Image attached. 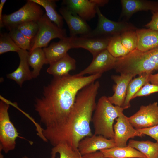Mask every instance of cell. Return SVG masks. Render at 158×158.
Instances as JSON below:
<instances>
[{"label":"cell","instance_id":"obj_43","mask_svg":"<svg viewBox=\"0 0 158 158\" xmlns=\"http://www.w3.org/2000/svg\"></svg>","mask_w":158,"mask_h":158},{"label":"cell","instance_id":"obj_1","mask_svg":"<svg viewBox=\"0 0 158 158\" xmlns=\"http://www.w3.org/2000/svg\"><path fill=\"white\" fill-rule=\"evenodd\" d=\"M99 87V82L96 81L80 91L68 116L61 121L42 128L41 138L53 146L64 143L77 149L81 140L93 135L90 123Z\"/></svg>","mask_w":158,"mask_h":158},{"label":"cell","instance_id":"obj_25","mask_svg":"<svg viewBox=\"0 0 158 158\" xmlns=\"http://www.w3.org/2000/svg\"><path fill=\"white\" fill-rule=\"evenodd\" d=\"M28 52V63L29 66L33 68L32 78H35L39 75L43 65L46 64L45 56L42 48H36Z\"/></svg>","mask_w":158,"mask_h":158},{"label":"cell","instance_id":"obj_12","mask_svg":"<svg viewBox=\"0 0 158 158\" xmlns=\"http://www.w3.org/2000/svg\"><path fill=\"white\" fill-rule=\"evenodd\" d=\"M116 59L107 49L104 50L93 57L90 64L77 74L80 76L87 74H102L104 72L114 69Z\"/></svg>","mask_w":158,"mask_h":158},{"label":"cell","instance_id":"obj_38","mask_svg":"<svg viewBox=\"0 0 158 158\" xmlns=\"http://www.w3.org/2000/svg\"><path fill=\"white\" fill-rule=\"evenodd\" d=\"M6 0H1L0 3V28L4 27L2 22V12L4 5L6 1Z\"/></svg>","mask_w":158,"mask_h":158},{"label":"cell","instance_id":"obj_11","mask_svg":"<svg viewBox=\"0 0 158 158\" xmlns=\"http://www.w3.org/2000/svg\"><path fill=\"white\" fill-rule=\"evenodd\" d=\"M71 49L82 48L89 51L93 57L107 49L111 37H70Z\"/></svg>","mask_w":158,"mask_h":158},{"label":"cell","instance_id":"obj_42","mask_svg":"<svg viewBox=\"0 0 158 158\" xmlns=\"http://www.w3.org/2000/svg\"></svg>","mask_w":158,"mask_h":158},{"label":"cell","instance_id":"obj_29","mask_svg":"<svg viewBox=\"0 0 158 158\" xmlns=\"http://www.w3.org/2000/svg\"><path fill=\"white\" fill-rule=\"evenodd\" d=\"M8 33L16 45L21 49L29 51L31 47V42L27 37L21 32L16 27L8 28Z\"/></svg>","mask_w":158,"mask_h":158},{"label":"cell","instance_id":"obj_4","mask_svg":"<svg viewBox=\"0 0 158 158\" xmlns=\"http://www.w3.org/2000/svg\"><path fill=\"white\" fill-rule=\"evenodd\" d=\"M124 110L121 107L114 105L108 97L105 96L101 97L96 103L92 119L94 134L114 139V120L123 113Z\"/></svg>","mask_w":158,"mask_h":158},{"label":"cell","instance_id":"obj_28","mask_svg":"<svg viewBox=\"0 0 158 158\" xmlns=\"http://www.w3.org/2000/svg\"><path fill=\"white\" fill-rule=\"evenodd\" d=\"M107 50L113 56L116 58L125 56L130 52L122 44L120 35L111 37Z\"/></svg>","mask_w":158,"mask_h":158},{"label":"cell","instance_id":"obj_36","mask_svg":"<svg viewBox=\"0 0 158 158\" xmlns=\"http://www.w3.org/2000/svg\"><path fill=\"white\" fill-rule=\"evenodd\" d=\"M82 158H105L100 151L82 155Z\"/></svg>","mask_w":158,"mask_h":158},{"label":"cell","instance_id":"obj_27","mask_svg":"<svg viewBox=\"0 0 158 158\" xmlns=\"http://www.w3.org/2000/svg\"><path fill=\"white\" fill-rule=\"evenodd\" d=\"M59 153L60 158H82L78 149H74L66 144L60 143L53 146L51 149V158H55Z\"/></svg>","mask_w":158,"mask_h":158},{"label":"cell","instance_id":"obj_39","mask_svg":"<svg viewBox=\"0 0 158 158\" xmlns=\"http://www.w3.org/2000/svg\"><path fill=\"white\" fill-rule=\"evenodd\" d=\"M95 3L96 6L98 7H102L104 6L107 4L109 1L107 0H93Z\"/></svg>","mask_w":158,"mask_h":158},{"label":"cell","instance_id":"obj_9","mask_svg":"<svg viewBox=\"0 0 158 158\" xmlns=\"http://www.w3.org/2000/svg\"><path fill=\"white\" fill-rule=\"evenodd\" d=\"M132 126L135 129L151 127L158 124V103L142 105L133 115L128 117Z\"/></svg>","mask_w":158,"mask_h":158},{"label":"cell","instance_id":"obj_16","mask_svg":"<svg viewBox=\"0 0 158 158\" xmlns=\"http://www.w3.org/2000/svg\"><path fill=\"white\" fill-rule=\"evenodd\" d=\"M133 77V75L126 73L111 76L112 79L115 83L113 87L114 93L112 96L108 97V98L112 104L122 107L125 99L128 85Z\"/></svg>","mask_w":158,"mask_h":158},{"label":"cell","instance_id":"obj_17","mask_svg":"<svg viewBox=\"0 0 158 158\" xmlns=\"http://www.w3.org/2000/svg\"><path fill=\"white\" fill-rule=\"evenodd\" d=\"M62 4L86 21L97 14V6L93 0H64Z\"/></svg>","mask_w":158,"mask_h":158},{"label":"cell","instance_id":"obj_19","mask_svg":"<svg viewBox=\"0 0 158 158\" xmlns=\"http://www.w3.org/2000/svg\"><path fill=\"white\" fill-rule=\"evenodd\" d=\"M71 49L69 37L53 42L48 47L43 49L45 56L46 64L54 63L64 57Z\"/></svg>","mask_w":158,"mask_h":158},{"label":"cell","instance_id":"obj_7","mask_svg":"<svg viewBox=\"0 0 158 158\" xmlns=\"http://www.w3.org/2000/svg\"><path fill=\"white\" fill-rule=\"evenodd\" d=\"M9 104L0 102V150L7 153L13 150L19 133L11 121L8 112Z\"/></svg>","mask_w":158,"mask_h":158},{"label":"cell","instance_id":"obj_33","mask_svg":"<svg viewBox=\"0 0 158 158\" xmlns=\"http://www.w3.org/2000/svg\"><path fill=\"white\" fill-rule=\"evenodd\" d=\"M158 92V85L152 84L148 82L146 83L136 93L133 99L137 97L147 96L150 94Z\"/></svg>","mask_w":158,"mask_h":158},{"label":"cell","instance_id":"obj_15","mask_svg":"<svg viewBox=\"0 0 158 158\" xmlns=\"http://www.w3.org/2000/svg\"><path fill=\"white\" fill-rule=\"evenodd\" d=\"M120 18L128 20L135 13L141 11H158V2L147 0H121Z\"/></svg>","mask_w":158,"mask_h":158},{"label":"cell","instance_id":"obj_10","mask_svg":"<svg viewBox=\"0 0 158 158\" xmlns=\"http://www.w3.org/2000/svg\"><path fill=\"white\" fill-rule=\"evenodd\" d=\"M115 121L116 122L113 126L114 139L116 146L126 147L129 139L136 136L142 137L144 135L134 128L129 121L128 117L123 113Z\"/></svg>","mask_w":158,"mask_h":158},{"label":"cell","instance_id":"obj_3","mask_svg":"<svg viewBox=\"0 0 158 158\" xmlns=\"http://www.w3.org/2000/svg\"><path fill=\"white\" fill-rule=\"evenodd\" d=\"M117 72L130 74L134 77L158 70V48L146 51L135 49L122 57L116 58Z\"/></svg>","mask_w":158,"mask_h":158},{"label":"cell","instance_id":"obj_35","mask_svg":"<svg viewBox=\"0 0 158 158\" xmlns=\"http://www.w3.org/2000/svg\"><path fill=\"white\" fill-rule=\"evenodd\" d=\"M151 20L145 25L147 28L158 31V11L152 12Z\"/></svg>","mask_w":158,"mask_h":158},{"label":"cell","instance_id":"obj_21","mask_svg":"<svg viewBox=\"0 0 158 158\" xmlns=\"http://www.w3.org/2000/svg\"><path fill=\"white\" fill-rule=\"evenodd\" d=\"M76 61L68 53L63 57L49 64L47 70L54 78H59L70 74L69 72L76 69Z\"/></svg>","mask_w":158,"mask_h":158},{"label":"cell","instance_id":"obj_6","mask_svg":"<svg viewBox=\"0 0 158 158\" xmlns=\"http://www.w3.org/2000/svg\"><path fill=\"white\" fill-rule=\"evenodd\" d=\"M98 21L96 27L88 34L82 37H111L120 35L129 30H136L137 28L132 24L125 20L116 22L111 20L101 13L96 6Z\"/></svg>","mask_w":158,"mask_h":158},{"label":"cell","instance_id":"obj_20","mask_svg":"<svg viewBox=\"0 0 158 158\" xmlns=\"http://www.w3.org/2000/svg\"><path fill=\"white\" fill-rule=\"evenodd\" d=\"M136 49L146 51L158 48V31L150 28L137 29Z\"/></svg>","mask_w":158,"mask_h":158},{"label":"cell","instance_id":"obj_37","mask_svg":"<svg viewBox=\"0 0 158 158\" xmlns=\"http://www.w3.org/2000/svg\"><path fill=\"white\" fill-rule=\"evenodd\" d=\"M149 81L152 84L158 85V73L150 74L149 77Z\"/></svg>","mask_w":158,"mask_h":158},{"label":"cell","instance_id":"obj_14","mask_svg":"<svg viewBox=\"0 0 158 158\" xmlns=\"http://www.w3.org/2000/svg\"><path fill=\"white\" fill-rule=\"evenodd\" d=\"M116 146V145L114 139H108L102 135L94 134L81 140L78 144V149L83 155Z\"/></svg>","mask_w":158,"mask_h":158},{"label":"cell","instance_id":"obj_26","mask_svg":"<svg viewBox=\"0 0 158 158\" xmlns=\"http://www.w3.org/2000/svg\"><path fill=\"white\" fill-rule=\"evenodd\" d=\"M45 9L46 15L48 18L59 27L62 28L63 25V18L56 10L57 6L55 0H32Z\"/></svg>","mask_w":158,"mask_h":158},{"label":"cell","instance_id":"obj_32","mask_svg":"<svg viewBox=\"0 0 158 158\" xmlns=\"http://www.w3.org/2000/svg\"><path fill=\"white\" fill-rule=\"evenodd\" d=\"M21 49L15 44L8 34L1 33L0 37V54L9 51L17 53Z\"/></svg>","mask_w":158,"mask_h":158},{"label":"cell","instance_id":"obj_13","mask_svg":"<svg viewBox=\"0 0 158 158\" xmlns=\"http://www.w3.org/2000/svg\"><path fill=\"white\" fill-rule=\"evenodd\" d=\"M59 12L68 26L70 37L79 35L80 36H84L92 31L86 21L66 7L63 6L60 8Z\"/></svg>","mask_w":158,"mask_h":158},{"label":"cell","instance_id":"obj_24","mask_svg":"<svg viewBox=\"0 0 158 158\" xmlns=\"http://www.w3.org/2000/svg\"><path fill=\"white\" fill-rule=\"evenodd\" d=\"M128 146L138 150L146 158H158V143L149 140L138 141L131 139Z\"/></svg>","mask_w":158,"mask_h":158},{"label":"cell","instance_id":"obj_31","mask_svg":"<svg viewBox=\"0 0 158 158\" xmlns=\"http://www.w3.org/2000/svg\"><path fill=\"white\" fill-rule=\"evenodd\" d=\"M120 37L122 44L130 52L136 49L138 38L136 30L125 32L120 35Z\"/></svg>","mask_w":158,"mask_h":158},{"label":"cell","instance_id":"obj_23","mask_svg":"<svg viewBox=\"0 0 158 158\" xmlns=\"http://www.w3.org/2000/svg\"><path fill=\"white\" fill-rule=\"evenodd\" d=\"M151 74L152 73H145L130 80L128 85L125 99L122 107L124 109L130 107V101L142 86L149 82V77Z\"/></svg>","mask_w":158,"mask_h":158},{"label":"cell","instance_id":"obj_22","mask_svg":"<svg viewBox=\"0 0 158 158\" xmlns=\"http://www.w3.org/2000/svg\"><path fill=\"white\" fill-rule=\"evenodd\" d=\"M105 158H130L138 157L146 158L138 150L127 145L125 147L116 146L100 150Z\"/></svg>","mask_w":158,"mask_h":158},{"label":"cell","instance_id":"obj_18","mask_svg":"<svg viewBox=\"0 0 158 158\" xmlns=\"http://www.w3.org/2000/svg\"><path fill=\"white\" fill-rule=\"evenodd\" d=\"M28 53L22 49L17 52L20 59L19 65L14 71L7 75V78L14 80L21 87L24 81L33 78L28 61Z\"/></svg>","mask_w":158,"mask_h":158},{"label":"cell","instance_id":"obj_30","mask_svg":"<svg viewBox=\"0 0 158 158\" xmlns=\"http://www.w3.org/2000/svg\"><path fill=\"white\" fill-rule=\"evenodd\" d=\"M16 27L32 42L35 37L38 29L37 22L31 21L20 24Z\"/></svg>","mask_w":158,"mask_h":158},{"label":"cell","instance_id":"obj_34","mask_svg":"<svg viewBox=\"0 0 158 158\" xmlns=\"http://www.w3.org/2000/svg\"><path fill=\"white\" fill-rule=\"evenodd\" d=\"M136 129L144 135H147L154 139L158 143V124L148 128Z\"/></svg>","mask_w":158,"mask_h":158},{"label":"cell","instance_id":"obj_8","mask_svg":"<svg viewBox=\"0 0 158 158\" xmlns=\"http://www.w3.org/2000/svg\"><path fill=\"white\" fill-rule=\"evenodd\" d=\"M44 14V11L39 5L32 0H28L17 11L3 15L2 22L4 26L8 29L27 22H37Z\"/></svg>","mask_w":158,"mask_h":158},{"label":"cell","instance_id":"obj_40","mask_svg":"<svg viewBox=\"0 0 158 158\" xmlns=\"http://www.w3.org/2000/svg\"><path fill=\"white\" fill-rule=\"evenodd\" d=\"M22 158H29L26 156H25L24 157H23Z\"/></svg>","mask_w":158,"mask_h":158},{"label":"cell","instance_id":"obj_5","mask_svg":"<svg viewBox=\"0 0 158 158\" xmlns=\"http://www.w3.org/2000/svg\"><path fill=\"white\" fill-rule=\"evenodd\" d=\"M38 29L36 35L31 43L29 52L38 48L47 47L52 39L59 38L64 39L68 37L65 29L58 27L44 14L37 22Z\"/></svg>","mask_w":158,"mask_h":158},{"label":"cell","instance_id":"obj_2","mask_svg":"<svg viewBox=\"0 0 158 158\" xmlns=\"http://www.w3.org/2000/svg\"><path fill=\"white\" fill-rule=\"evenodd\" d=\"M102 75L100 74L87 76L69 74L54 78L49 84L44 86L41 97L35 100V110L39 116L40 122L46 127L66 118L73 108L79 91Z\"/></svg>","mask_w":158,"mask_h":158},{"label":"cell","instance_id":"obj_41","mask_svg":"<svg viewBox=\"0 0 158 158\" xmlns=\"http://www.w3.org/2000/svg\"><path fill=\"white\" fill-rule=\"evenodd\" d=\"M143 158L138 157H132V158Z\"/></svg>","mask_w":158,"mask_h":158}]
</instances>
